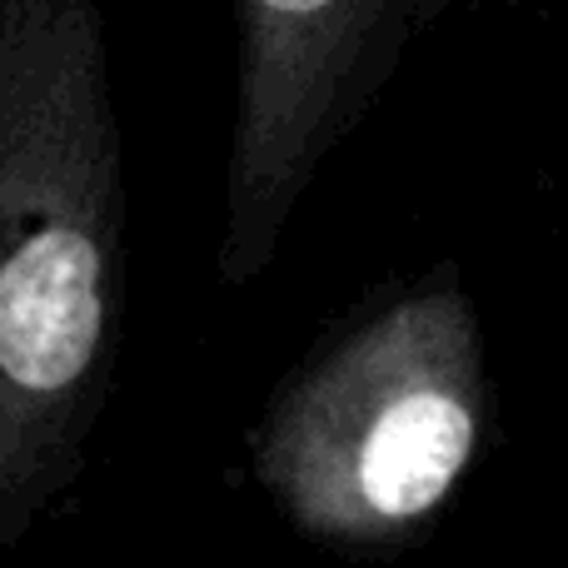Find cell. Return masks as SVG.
<instances>
[{
    "mask_svg": "<svg viewBox=\"0 0 568 568\" xmlns=\"http://www.w3.org/2000/svg\"><path fill=\"white\" fill-rule=\"evenodd\" d=\"M489 419L474 300L424 275L329 329L275 389L250 469L310 544L384 554L414 544L469 479Z\"/></svg>",
    "mask_w": 568,
    "mask_h": 568,
    "instance_id": "2",
    "label": "cell"
},
{
    "mask_svg": "<svg viewBox=\"0 0 568 568\" xmlns=\"http://www.w3.org/2000/svg\"><path fill=\"white\" fill-rule=\"evenodd\" d=\"M125 150L95 0H0V559L65 504L115 394Z\"/></svg>",
    "mask_w": 568,
    "mask_h": 568,
    "instance_id": "1",
    "label": "cell"
}]
</instances>
